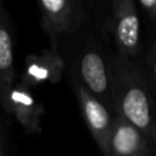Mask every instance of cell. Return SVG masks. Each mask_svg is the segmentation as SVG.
I'll return each instance as SVG.
<instances>
[{"label":"cell","instance_id":"cell-10","mask_svg":"<svg viewBox=\"0 0 156 156\" xmlns=\"http://www.w3.org/2000/svg\"><path fill=\"white\" fill-rule=\"evenodd\" d=\"M144 74L148 81V85L151 88L152 94H156V41L149 47L148 52L145 55V69Z\"/></svg>","mask_w":156,"mask_h":156},{"label":"cell","instance_id":"cell-3","mask_svg":"<svg viewBox=\"0 0 156 156\" xmlns=\"http://www.w3.org/2000/svg\"><path fill=\"white\" fill-rule=\"evenodd\" d=\"M111 23L119 55L130 59L138 56L141 52V29L136 2L114 0L111 3Z\"/></svg>","mask_w":156,"mask_h":156},{"label":"cell","instance_id":"cell-2","mask_svg":"<svg viewBox=\"0 0 156 156\" xmlns=\"http://www.w3.org/2000/svg\"><path fill=\"white\" fill-rule=\"evenodd\" d=\"M41 26L52 41V51H56V38L73 34L83 23L85 10L77 0H41L38 3Z\"/></svg>","mask_w":156,"mask_h":156},{"label":"cell","instance_id":"cell-5","mask_svg":"<svg viewBox=\"0 0 156 156\" xmlns=\"http://www.w3.org/2000/svg\"><path fill=\"white\" fill-rule=\"evenodd\" d=\"M73 85L83 121H85L92 137L99 145L101 154L107 156L108 141H110L111 130H112V116H111L110 111L96 97H93L83 88L82 83H78L77 81H74Z\"/></svg>","mask_w":156,"mask_h":156},{"label":"cell","instance_id":"cell-6","mask_svg":"<svg viewBox=\"0 0 156 156\" xmlns=\"http://www.w3.org/2000/svg\"><path fill=\"white\" fill-rule=\"evenodd\" d=\"M65 60L58 51H43L26 56L22 83L27 88L43 83H56L62 80Z\"/></svg>","mask_w":156,"mask_h":156},{"label":"cell","instance_id":"cell-12","mask_svg":"<svg viewBox=\"0 0 156 156\" xmlns=\"http://www.w3.org/2000/svg\"><path fill=\"white\" fill-rule=\"evenodd\" d=\"M0 156H4V149H3V141L0 138Z\"/></svg>","mask_w":156,"mask_h":156},{"label":"cell","instance_id":"cell-8","mask_svg":"<svg viewBox=\"0 0 156 156\" xmlns=\"http://www.w3.org/2000/svg\"><path fill=\"white\" fill-rule=\"evenodd\" d=\"M7 112L12 114L27 133H40L44 107L22 82L14 85L11 90Z\"/></svg>","mask_w":156,"mask_h":156},{"label":"cell","instance_id":"cell-11","mask_svg":"<svg viewBox=\"0 0 156 156\" xmlns=\"http://www.w3.org/2000/svg\"><path fill=\"white\" fill-rule=\"evenodd\" d=\"M136 5L140 7L148 15V18L156 27V0H140L138 3H136Z\"/></svg>","mask_w":156,"mask_h":156},{"label":"cell","instance_id":"cell-7","mask_svg":"<svg viewBox=\"0 0 156 156\" xmlns=\"http://www.w3.org/2000/svg\"><path fill=\"white\" fill-rule=\"evenodd\" d=\"M148 149L149 141L140 130L122 116H114L107 156H144Z\"/></svg>","mask_w":156,"mask_h":156},{"label":"cell","instance_id":"cell-1","mask_svg":"<svg viewBox=\"0 0 156 156\" xmlns=\"http://www.w3.org/2000/svg\"><path fill=\"white\" fill-rule=\"evenodd\" d=\"M107 62L115 115L130 122L148 141L156 143V105L144 70L122 55H112Z\"/></svg>","mask_w":156,"mask_h":156},{"label":"cell","instance_id":"cell-9","mask_svg":"<svg viewBox=\"0 0 156 156\" xmlns=\"http://www.w3.org/2000/svg\"><path fill=\"white\" fill-rule=\"evenodd\" d=\"M15 85L14 41L8 15L0 2V103L7 111L10 93Z\"/></svg>","mask_w":156,"mask_h":156},{"label":"cell","instance_id":"cell-4","mask_svg":"<svg viewBox=\"0 0 156 156\" xmlns=\"http://www.w3.org/2000/svg\"><path fill=\"white\" fill-rule=\"evenodd\" d=\"M80 77L82 86L96 97L108 111L112 110L108 62L96 47H88L80 59Z\"/></svg>","mask_w":156,"mask_h":156}]
</instances>
